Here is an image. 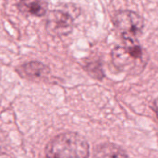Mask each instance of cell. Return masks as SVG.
<instances>
[{
	"instance_id": "obj_1",
	"label": "cell",
	"mask_w": 158,
	"mask_h": 158,
	"mask_svg": "<svg viewBox=\"0 0 158 158\" xmlns=\"http://www.w3.org/2000/svg\"><path fill=\"white\" fill-rule=\"evenodd\" d=\"M123 45L116 46L112 50V63L121 72L139 75L145 69L149 55L137 39L123 38Z\"/></svg>"
},
{
	"instance_id": "obj_2",
	"label": "cell",
	"mask_w": 158,
	"mask_h": 158,
	"mask_svg": "<svg viewBox=\"0 0 158 158\" xmlns=\"http://www.w3.org/2000/svg\"><path fill=\"white\" fill-rule=\"evenodd\" d=\"M48 158H88L87 141L78 133L67 132L54 138L46 147Z\"/></svg>"
},
{
	"instance_id": "obj_3",
	"label": "cell",
	"mask_w": 158,
	"mask_h": 158,
	"mask_svg": "<svg viewBox=\"0 0 158 158\" xmlns=\"http://www.w3.org/2000/svg\"><path fill=\"white\" fill-rule=\"evenodd\" d=\"M79 15L76 6H64L63 9L51 11L46 21V30L54 36H64L71 32L73 20Z\"/></svg>"
},
{
	"instance_id": "obj_4",
	"label": "cell",
	"mask_w": 158,
	"mask_h": 158,
	"mask_svg": "<svg viewBox=\"0 0 158 158\" xmlns=\"http://www.w3.org/2000/svg\"><path fill=\"white\" fill-rule=\"evenodd\" d=\"M113 24L116 29L121 32L122 38L137 39L143 32L144 19L134 11L120 10L114 15Z\"/></svg>"
},
{
	"instance_id": "obj_5",
	"label": "cell",
	"mask_w": 158,
	"mask_h": 158,
	"mask_svg": "<svg viewBox=\"0 0 158 158\" xmlns=\"http://www.w3.org/2000/svg\"><path fill=\"white\" fill-rule=\"evenodd\" d=\"M18 7L22 13L37 17L44 16L46 12V6L41 0H20Z\"/></svg>"
},
{
	"instance_id": "obj_6",
	"label": "cell",
	"mask_w": 158,
	"mask_h": 158,
	"mask_svg": "<svg viewBox=\"0 0 158 158\" xmlns=\"http://www.w3.org/2000/svg\"><path fill=\"white\" fill-rule=\"evenodd\" d=\"M23 73L30 78H41L49 73V68L40 62H30L22 67Z\"/></svg>"
},
{
	"instance_id": "obj_7",
	"label": "cell",
	"mask_w": 158,
	"mask_h": 158,
	"mask_svg": "<svg viewBox=\"0 0 158 158\" xmlns=\"http://www.w3.org/2000/svg\"><path fill=\"white\" fill-rule=\"evenodd\" d=\"M86 70L94 78H102L104 76L103 74V70L101 68L100 63L98 62H90L86 65Z\"/></svg>"
},
{
	"instance_id": "obj_8",
	"label": "cell",
	"mask_w": 158,
	"mask_h": 158,
	"mask_svg": "<svg viewBox=\"0 0 158 158\" xmlns=\"http://www.w3.org/2000/svg\"><path fill=\"white\" fill-rule=\"evenodd\" d=\"M112 158H130L126 154H124L123 152H116L114 154V156Z\"/></svg>"
},
{
	"instance_id": "obj_9",
	"label": "cell",
	"mask_w": 158,
	"mask_h": 158,
	"mask_svg": "<svg viewBox=\"0 0 158 158\" xmlns=\"http://www.w3.org/2000/svg\"><path fill=\"white\" fill-rule=\"evenodd\" d=\"M154 110L156 111V116H157V118H158V98L156 100V102H155V105H154Z\"/></svg>"
},
{
	"instance_id": "obj_10",
	"label": "cell",
	"mask_w": 158,
	"mask_h": 158,
	"mask_svg": "<svg viewBox=\"0 0 158 158\" xmlns=\"http://www.w3.org/2000/svg\"><path fill=\"white\" fill-rule=\"evenodd\" d=\"M0 158H11V156H9L8 155H6V154H0Z\"/></svg>"
}]
</instances>
